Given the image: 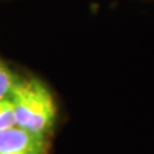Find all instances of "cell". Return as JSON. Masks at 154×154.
Segmentation results:
<instances>
[{
  "mask_svg": "<svg viewBox=\"0 0 154 154\" xmlns=\"http://www.w3.org/2000/svg\"><path fill=\"white\" fill-rule=\"evenodd\" d=\"M9 99L14 108L16 126L48 139L57 121V104L49 88L35 77L18 79Z\"/></svg>",
  "mask_w": 154,
  "mask_h": 154,
  "instance_id": "obj_1",
  "label": "cell"
},
{
  "mask_svg": "<svg viewBox=\"0 0 154 154\" xmlns=\"http://www.w3.org/2000/svg\"><path fill=\"white\" fill-rule=\"evenodd\" d=\"M48 139L14 126L0 131V154H46Z\"/></svg>",
  "mask_w": 154,
  "mask_h": 154,
  "instance_id": "obj_2",
  "label": "cell"
},
{
  "mask_svg": "<svg viewBox=\"0 0 154 154\" xmlns=\"http://www.w3.org/2000/svg\"><path fill=\"white\" fill-rule=\"evenodd\" d=\"M18 80V77L12 72V69L7 67L3 62H0V100L9 99Z\"/></svg>",
  "mask_w": 154,
  "mask_h": 154,
  "instance_id": "obj_3",
  "label": "cell"
},
{
  "mask_svg": "<svg viewBox=\"0 0 154 154\" xmlns=\"http://www.w3.org/2000/svg\"><path fill=\"white\" fill-rule=\"evenodd\" d=\"M16 126V116L11 99L0 100V131Z\"/></svg>",
  "mask_w": 154,
  "mask_h": 154,
  "instance_id": "obj_4",
  "label": "cell"
}]
</instances>
